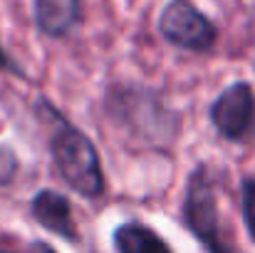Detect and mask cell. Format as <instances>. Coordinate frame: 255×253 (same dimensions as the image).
<instances>
[{
	"label": "cell",
	"mask_w": 255,
	"mask_h": 253,
	"mask_svg": "<svg viewBox=\"0 0 255 253\" xmlns=\"http://www.w3.org/2000/svg\"><path fill=\"white\" fill-rule=\"evenodd\" d=\"M35 112L50 127L47 147L62 181L85 199H99L107 189V181L94 142L82 129H77L47 97H40L35 102Z\"/></svg>",
	"instance_id": "1"
},
{
	"label": "cell",
	"mask_w": 255,
	"mask_h": 253,
	"mask_svg": "<svg viewBox=\"0 0 255 253\" xmlns=\"http://www.w3.org/2000/svg\"><path fill=\"white\" fill-rule=\"evenodd\" d=\"M104 107L119 129L131 132V137L146 147L159 149L173 144L181 127L178 114L166 109L159 92L139 84H119L109 89Z\"/></svg>",
	"instance_id": "2"
},
{
	"label": "cell",
	"mask_w": 255,
	"mask_h": 253,
	"mask_svg": "<svg viewBox=\"0 0 255 253\" xmlns=\"http://www.w3.org/2000/svg\"><path fill=\"white\" fill-rule=\"evenodd\" d=\"M181 219H183V226L191 231V236L208 253H236L233 244L228 241L221 226L218 194L206 164H196L186 179Z\"/></svg>",
	"instance_id": "3"
},
{
	"label": "cell",
	"mask_w": 255,
	"mask_h": 253,
	"mask_svg": "<svg viewBox=\"0 0 255 253\" xmlns=\"http://www.w3.org/2000/svg\"><path fill=\"white\" fill-rule=\"evenodd\" d=\"M159 35L178 50L188 52H211L218 42L216 22L201 12L191 0H169L159 12Z\"/></svg>",
	"instance_id": "4"
},
{
	"label": "cell",
	"mask_w": 255,
	"mask_h": 253,
	"mask_svg": "<svg viewBox=\"0 0 255 253\" xmlns=\"http://www.w3.org/2000/svg\"><path fill=\"white\" fill-rule=\"evenodd\" d=\"M213 129L228 142H243L255 132V89L251 82L228 84L208 109Z\"/></svg>",
	"instance_id": "5"
},
{
	"label": "cell",
	"mask_w": 255,
	"mask_h": 253,
	"mask_svg": "<svg viewBox=\"0 0 255 253\" xmlns=\"http://www.w3.org/2000/svg\"><path fill=\"white\" fill-rule=\"evenodd\" d=\"M30 214L35 219L37 226H42L45 231L55 234L57 239L67 241V244H77V224L72 216V204L62 191L55 189H40L32 201H30Z\"/></svg>",
	"instance_id": "6"
},
{
	"label": "cell",
	"mask_w": 255,
	"mask_h": 253,
	"mask_svg": "<svg viewBox=\"0 0 255 253\" xmlns=\"http://www.w3.org/2000/svg\"><path fill=\"white\" fill-rule=\"evenodd\" d=\"M32 15L42 35L52 40H62L82 25L85 7L82 0H35Z\"/></svg>",
	"instance_id": "7"
},
{
	"label": "cell",
	"mask_w": 255,
	"mask_h": 253,
	"mask_svg": "<svg viewBox=\"0 0 255 253\" xmlns=\"http://www.w3.org/2000/svg\"><path fill=\"white\" fill-rule=\"evenodd\" d=\"M112 244L117 253H173L166 239L141 221H124L114 229Z\"/></svg>",
	"instance_id": "8"
},
{
	"label": "cell",
	"mask_w": 255,
	"mask_h": 253,
	"mask_svg": "<svg viewBox=\"0 0 255 253\" xmlns=\"http://www.w3.org/2000/svg\"><path fill=\"white\" fill-rule=\"evenodd\" d=\"M241 211H243V224L255 241V179L246 176L241 181Z\"/></svg>",
	"instance_id": "9"
},
{
	"label": "cell",
	"mask_w": 255,
	"mask_h": 253,
	"mask_svg": "<svg viewBox=\"0 0 255 253\" xmlns=\"http://www.w3.org/2000/svg\"><path fill=\"white\" fill-rule=\"evenodd\" d=\"M20 174V159L12 147H0V186H12Z\"/></svg>",
	"instance_id": "10"
},
{
	"label": "cell",
	"mask_w": 255,
	"mask_h": 253,
	"mask_svg": "<svg viewBox=\"0 0 255 253\" xmlns=\"http://www.w3.org/2000/svg\"><path fill=\"white\" fill-rule=\"evenodd\" d=\"M0 70H2V72H10L12 77H22V80L27 77L25 67H22V65H17V62L7 55V50H5L2 45H0Z\"/></svg>",
	"instance_id": "11"
},
{
	"label": "cell",
	"mask_w": 255,
	"mask_h": 253,
	"mask_svg": "<svg viewBox=\"0 0 255 253\" xmlns=\"http://www.w3.org/2000/svg\"><path fill=\"white\" fill-rule=\"evenodd\" d=\"M0 253H12V251H0ZM20 253H57L47 241H32V244H27V249Z\"/></svg>",
	"instance_id": "12"
}]
</instances>
